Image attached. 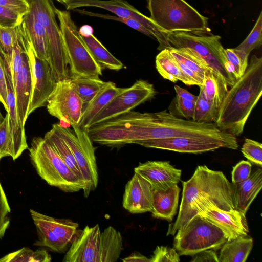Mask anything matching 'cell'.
<instances>
[{
    "label": "cell",
    "instance_id": "6da1fadb",
    "mask_svg": "<svg viewBox=\"0 0 262 262\" xmlns=\"http://www.w3.org/2000/svg\"><path fill=\"white\" fill-rule=\"evenodd\" d=\"M182 183L179 213L176 222L170 225L167 235H174L210 207L224 211L235 209L231 184L222 171L198 166L191 178Z\"/></svg>",
    "mask_w": 262,
    "mask_h": 262
},
{
    "label": "cell",
    "instance_id": "7a4b0ae2",
    "mask_svg": "<svg viewBox=\"0 0 262 262\" xmlns=\"http://www.w3.org/2000/svg\"><path fill=\"white\" fill-rule=\"evenodd\" d=\"M262 94V57L253 55L244 74L228 90L214 123L222 130L241 135Z\"/></svg>",
    "mask_w": 262,
    "mask_h": 262
},
{
    "label": "cell",
    "instance_id": "3957f363",
    "mask_svg": "<svg viewBox=\"0 0 262 262\" xmlns=\"http://www.w3.org/2000/svg\"><path fill=\"white\" fill-rule=\"evenodd\" d=\"M168 41L174 48H188L199 55L227 88L236 79L220 40L221 37L210 32L174 31L168 32Z\"/></svg>",
    "mask_w": 262,
    "mask_h": 262
},
{
    "label": "cell",
    "instance_id": "277c9868",
    "mask_svg": "<svg viewBox=\"0 0 262 262\" xmlns=\"http://www.w3.org/2000/svg\"><path fill=\"white\" fill-rule=\"evenodd\" d=\"M29 151L30 161L37 173L49 185L65 192L83 190V183L44 138L34 137Z\"/></svg>",
    "mask_w": 262,
    "mask_h": 262
},
{
    "label": "cell",
    "instance_id": "5b68a950",
    "mask_svg": "<svg viewBox=\"0 0 262 262\" xmlns=\"http://www.w3.org/2000/svg\"><path fill=\"white\" fill-rule=\"evenodd\" d=\"M149 17L167 32H210L208 18L184 0H147Z\"/></svg>",
    "mask_w": 262,
    "mask_h": 262
},
{
    "label": "cell",
    "instance_id": "8992f818",
    "mask_svg": "<svg viewBox=\"0 0 262 262\" xmlns=\"http://www.w3.org/2000/svg\"><path fill=\"white\" fill-rule=\"evenodd\" d=\"M59 21L63 47L70 77H99L102 68L92 56L68 10L55 7Z\"/></svg>",
    "mask_w": 262,
    "mask_h": 262
},
{
    "label": "cell",
    "instance_id": "52a82bcc",
    "mask_svg": "<svg viewBox=\"0 0 262 262\" xmlns=\"http://www.w3.org/2000/svg\"><path fill=\"white\" fill-rule=\"evenodd\" d=\"M30 10L45 29L48 42V60L56 81L69 79V70L61 30L56 19L53 0H28Z\"/></svg>",
    "mask_w": 262,
    "mask_h": 262
},
{
    "label": "cell",
    "instance_id": "ba28073f",
    "mask_svg": "<svg viewBox=\"0 0 262 262\" xmlns=\"http://www.w3.org/2000/svg\"><path fill=\"white\" fill-rule=\"evenodd\" d=\"M227 241L220 228L198 215L177 231L173 247L179 255L192 256L207 249L217 250Z\"/></svg>",
    "mask_w": 262,
    "mask_h": 262
},
{
    "label": "cell",
    "instance_id": "9c48e42d",
    "mask_svg": "<svg viewBox=\"0 0 262 262\" xmlns=\"http://www.w3.org/2000/svg\"><path fill=\"white\" fill-rule=\"evenodd\" d=\"M52 127L71 149L84 180V195L88 197L90 192L97 188L98 183L95 148L88 129L77 125L73 127L72 131L69 127L61 126L59 123L53 124Z\"/></svg>",
    "mask_w": 262,
    "mask_h": 262
},
{
    "label": "cell",
    "instance_id": "30bf717a",
    "mask_svg": "<svg viewBox=\"0 0 262 262\" xmlns=\"http://www.w3.org/2000/svg\"><path fill=\"white\" fill-rule=\"evenodd\" d=\"M30 212L38 235L34 245L53 252H67L77 233L78 224L70 219L51 217L33 209Z\"/></svg>",
    "mask_w": 262,
    "mask_h": 262
},
{
    "label": "cell",
    "instance_id": "8fae6325",
    "mask_svg": "<svg viewBox=\"0 0 262 262\" xmlns=\"http://www.w3.org/2000/svg\"><path fill=\"white\" fill-rule=\"evenodd\" d=\"M66 7L67 10L86 7H96L110 11L117 16L135 20L143 26L152 37L157 39L159 50L172 48L168 39V32L125 0H70Z\"/></svg>",
    "mask_w": 262,
    "mask_h": 262
},
{
    "label": "cell",
    "instance_id": "7c38bea8",
    "mask_svg": "<svg viewBox=\"0 0 262 262\" xmlns=\"http://www.w3.org/2000/svg\"><path fill=\"white\" fill-rule=\"evenodd\" d=\"M156 94L152 84L147 80H137L113 98L92 119L89 128L132 111L151 99Z\"/></svg>",
    "mask_w": 262,
    "mask_h": 262
},
{
    "label": "cell",
    "instance_id": "4fadbf2b",
    "mask_svg": "<svg viewBox=\"0 0 262 262\" xmlns=\"http://www.w3.org/2000/svg\"><path fill=\"white\" fill-rule=\"evenodd\" d=\"M84 103L73 89L70 79L56 82L47 101L49 113L60 120L61 126L79 125Z\"/></svg>",
    "mask_w": 262,
    "mask_h": 262
},
{
    "label": "cell",
    "instance_id": "5bb4252c",
    "mask_svg": "<svg viewBox=\"0 0 262 262\" xmlns=\"http://www.w3.org/2000/svg\"><path fill=\"white\" fill-rule=\"evenodd\" d=\"M136 144L148 148L171 150L182 153L200 154L221 147L236 148L228 142L211 137L179 136L138 141Z\"/></svg>",
    "mask_w": 262,
    "mask_h": 262
},
{
    "label": "cell",
    "instance_id": "9a60e30c",
    "mask_svg": "<svg viewBox=\"0 0 262 262\" xmlns=\"http://www.w3.org/2000/svg\"><path fill=\"white\" fill-rule=\"evenodd\" d=\"M2 58L4 63L7 86V113L8 116V126L13 151L12 158L15 160L28 148V146L26 141L25 126L21 122L16 108L11 67L8 60Z\"/></svg>",
    "mask_w": 262,
    "mask_h": 262
},
{
    "label": "cell",
    "instance_id": "2e32d148",
    "mask_svg": "<svg viewBox=\"0 0 262 262\" xmlns=\"http://www.w3.org/2000/svg\"><path fill=\"white\" fill-rule=\"evenodd\" d=\"M100 230L98 224L86 226L77 233L64 256L63 262H98Z\"/></svg>",
    "mask_w": 262,
    "mask_h": 262
},
{
    "label": "cell",
    "instance_id": "e0dca14e",
    "mask_svg": "<svg viewBox=\"0 0 262 262\" xmlns=\"http://www.w3.org/2000/svg\"><path fill=\"white\" fill-rule=\"evenodd\" d=\"M153 190L148 181L134 172L125 187L122 201L123 208L133 214L150 212Z\"/></svg>",
    "mask_w": 262,
    "mask_h": 262
},
{
    "label": "cell",
    "instance_id": "ac0fdd59",
    "mask_svg": "<svg viewBox=\"0 0 262 262\" xmlns=\"http://www.w3.org/2000/svg\"><path fill=\"white\" fill-rule=\"evenodd\" d=\"M199 215L220 228L227 240L249 233L246 214L236 209L224 211L213 206Z\"/></svg>",
    "mask_w": 262,
    "mask_h": 262
},
{
    "label": "cell",
    "instance_id": "d6986e66",
    "mask_svg": "<svg viewBox=\"0 0 262 262\" xmlns=\"http://www.w3.org/2000/svg\"><path fill=\"white\" fill-rule=\"evenodd\" d=\"M151 185L154 189L165 190L177 184L181 180V170L172 166L169 162L148 161L140 163L134 168Z\"/></svg>",
    "mask_w": 262,
    "mask_h": 262
},
{
    "label": "cell",
    "instance_id": "ffe728a7",
    "mask_svg": "<svg viewBox=\"0 0 262 262\" xmlns=\"http://www.w3.org/2000/svg\"><path fill=\"white\" fill-rule=\"evenodd\" d=\"M12 81L17 110L21 122L25 126L29 116V106L32 90L31 66L26 52L23 63Z\"/></svg>",
    "mask_w": 262,
    "mask_h": 262
},
{
    "label": "cell",
    "instance_id": "44dd1931",
    "mask_svg": "<svg viewBox=\"0 0 262 262\" xmlns=\"http://www.w3.org/2000/svg\"><path fill=\"white\" fill-rule=\"evenodd\" d=\"M231 185L235 209L246 214L262 187V169H257L246 180Z\"/></svg>",
    "mask_w": 262,
    "mask_h": 262
},
{
    "label": "cell",
    "instance_id": "7402d4cb",
    "mask_svg": "<svg viewBox=\"0 0 262 262\" xmlns=\"http://www.w3.org/2000/svg\"><path fill=\"white\" fill-rule=\"evenodd\" d=\"M180 192L177 184L165 190L154 189L150 211L152 216L172 221L177 213Z\"/></svg>",
    "mask_w": 262,
    "mask_h": 262
},
{
    "label": "cell",
    "instance_id": "603a6c76",
    "mask_svg": "<svg viewBox=\"0 0 262 262\" xmlns=\"http://www.w3.org/2000/svg\"><path fill=\"white\" fill-rule=\"evenodd\" d=\"M123 90V88L117 87L115 83L108 81L89 103L84 105L79 126L88 129L90 123L95 116Z\"/></svg>",
    "mask_w": 262,
    "mask_h": 262
},
{
    "label": "cell",
    "instance_id": "cb8c5ba5",
    "mask_svg": "<svg viewBox=\"0 0 262 262\" xmlns=\"http://www.w3.org/2000/svg\"><path fill=\"white\" fill-rule=\"evenodd\" d=\"M156 68L160 75L165 79L173 82L179 80L188 86L199 85L196 82L188 78L183 72L177 60L168 49L161 50L157 55Z\"/></svg>",
    "mask_w": 262,
    "mask_h": 262
},
{
    "label": "cell",
    "instance_id": "d4e9b609",
    "mask_svg": "<svg viewBox=\"0 0 262 262\" xmlns=\"http://www.w3.org/2000/svg\"><path fill=\"white\" fill-rule=\"evenodd\" d=\"M123 249L121 233L108 226L100 233L98 262H115L119 258Z\"/></svg>",
    "mask_w": 262,
    "mask_h": 262
},
{
    "label": "cell",
    "instance_id": "484cf974",
    "mask_svg": "<svg viewBox=\"0 0 262 262\" xmlns=\"http://www.w3.org/2000/svg\"><path fill=\"white\" fill-rule=\"evenodd\" d=\"M253 245V238L247 235L227 240L221 248L219 262H245Z\"/></svg>",
    "mask_w": 262,
    "mask_h": 262
},
{
    "label": "cell",
    "instance_id": "4316f807",
    "mask_svg": "<svg viewBox=\"0 0 262 262\" xmlns=\"http://www.w3.org/2000/svg\"><path fill=\"white\" fill-rule=\"evenodd\" d=\"M23 21L27 30L35 54L39 59L48 60V42L44 28L29 10Z\"/></svg>",
    "mask_w": 262,
    "mask_h": 262
},
{
    "label": "cell",
    "instance_id": "83f0119b",
    "mask_svg": "<svg viewBox=\"0 0 262 262\" xmlns=\"http://www.w3.org/2000/svg\"><path fill=\"white\" fill-rule=\"evenodd\" d=\"M82 37L92 56L102 69L119 71L124 67L122 62L115 57L93 34Z\"/></svg>",
    "mask_w": 262,
    "mask_h": 262
},
{
    "label": "cell",
    "instance_id": "f1b7e54d",
    "mask_svg": "<svg viewBox=\"0 0 262 262\" xmlns=\"http://www.w3.org/2000/svg\"><path fill=\"white\" fill-rule=\"evenodd\" d=\"M44 138L55 150L69 169L84 184L82 175L71 149L58 133L52 127L46 133Z\"/></svg>",
    "mask_w": 262,
    "mask_h": 262
},
{
    "label": "cell",
    "instance_id": "f546056e",
    "mask_svg": "<svg viewBox=\"0 0 262 262\" xmlns=\"http://www.w3.org/2000/svg\"><path fill=\"white\" fill-rule=\"evenodd\" d=\"M70 79L73 89L84 105L89 103L108 82L99 77L73 76Z\"/></svg>",
    "mask_w": 262,
    "mask_h": 262
},
{
    "label": "cell",
    "instance_id": "4dcf8cb0",
    "mask_svg": "<svg viewBox=\"0 0 262 262\" xmlns=\"http://www.w3.org/2000/svg\"><path fill=\"white\" fill-rule=\"evenodd\" d=\"M169 50L177 61L181 62L205 80L206 72L211 69L195 52L188 48H172Z\"/></svg>",
    "mask_w": 262,
    "mask_h": 262
},
{
    "label": "cell",
    "instance_id": "1f68e13d",
    "mask_svg": "<svg viewBox=\"0 0 262 262\" xmlns=\"http://www.w3.org/2000/svg\"><path fill=\"white\" fill-rule=\"evenodd\" d=\"M199 87L202 90L206 99L219 109L228 89L218 79L211 69L206 72L204 84Z\"/></svg>",
    "mask_w": 262,
    "mask_h": 262
},
{
    "label": "cell",
    "instance_id": "d6a6232c",
    "mask_svg": "<svg viewBox=\"0 0 262 262\" xmlns=\"http://www.w3.org/2000/svg\"><path fill=\"white\" fill-rule=\"evenodd\" d=\"M51 256L45 250L33 251L24 247L0 258V262H50Z\"/></svg>",
    "mask_w": 262,
    "mask_h": 262
},
{
    "label": "cell",
    "instance_id": "836d02e7",
    "mask_svg": "<svg viewBox=\"0 0 262 262\" xmlns=\"http://www.w3.org/2000/svg\"><path fill=\"white\" fill-rule=\"evenodd\" d=\"M218 111L219 108L213 103L206 99L202 90L200 88L192 120L200 122H215L217 119Z\"/></svg>",
    "mask_w": 262,
    "mask_h": 262
},
{
    "label": "cell",
    "instance_id": "e575fe53",
    "mask_svg": "<svg viewBox=\"0 0 262 262\" xmlns=\"http://www.w3.org/2000/svg\"><path fill=\"white\" fill-rule=\"evenodd\" d=\"M226 58L232 68V74L237 80L245 73L248 65V56L245 52L235 48L225 49Z\"/></svg>",
    "mask_w": 262,
    "mask_h": 262
},
{
    "label": "cell",
    "instance_id": "d590c367",
    "mask_svg": "<svg viewBox=\"0 0 262 262\" xmlns=\"http://www.w3.org/2000/svg\"><path fill=\"white\" fill-rule=\"evenodd\" d=\"M262 44V12H261L252 30L235 48L243 51L248 55L254 49L258 48Z\"/></svg>",
    "mask_w": 262,
    "mask_h": 262
},
{
    "label": "cell",
    "instance_id": "8d00e7d4",
    "mask_svg": "<svg viewBox=\"0 0 262 262\" xmlns=\"http://www.w3.org/2000/svg\"><path fill=\"white\" fill-rule=\"evenodd\" d=\"M73 10L82 15L100 17L104 19H111L123 23L129 27L132 28L133 29H134L150 37H152L150 33L143 26L135 20L119 17L116 15L114 16L108 14L97 13L88 11L84 9H76Z\"/></svg>",
    "mask_w": 262,
    "mask_h": 262
},
{
    "label": "cell",
    "instance_id": "74e56055",
    "mask_svg": "<svg viewBox=\"0 0 262 262\" xmlns=\"http://www.w3.org/2000/svg\"><path fill=\"white\" fill-rule=\"evenodd\" d=\"M244 156L252 163L261 167L262 144L261 143L246 138L241 148Z\"/></svg>",
    "mask_w": 262,
    "mask_h": 262
},
{
    "label": "cell",
    "instance_id": "f35d334b",
    "mask_svg": "<svg viewBox=\"0 0 262 262\" xmlns=\"http://www.w3.org/2000/svg\"><path fill=\"white\" fill-rule=\"evenodd\" d=\"M7 156H13L7 113L0 123V160Z\"/></svg>",
    "mask_w": 262,
    "mask_h": 262
},
{
    "label": "cell",
    "instance_id": "ab89813d",
    "mask_svg": "<svg viewBox=\"0 0 262 262\" xmlns=\"http://www.w3.org/2000/svg\"><path fill=\"white\" fill-rule=\"evenodd\" d=\"M151 262H179L180 255L174 248L158 246L154 251Z\"/></svg>",
    "mask_w": 262,
    "mask_h": 262
},
{
    "label": "cell",
    "instance_id": "60d3db41",
    "mask_svg": "<svg viewBox=\"0 0 262 262\" xmlns=\"http://www.w3.org/2000/svg\"><path fill=\"white\" fill-rule=\"evenodd\" d=\"M10 210L7 199L0 183V238L4 236L10 224L9 214Z\"/></svg>",
    "mask_w": 262,
    "mask_h": 262
},
{
    "label": "cell",
    "instance_id": "b9f144b4",
    "mask_svg": "<svg viewBox=\"0 0 262 262\" xmlns=\"http://www.w3.org/2000/svg\"><path fill=\"white\" fill-rule=\"evenodd\" d=\"M252 164L248 161L242 160L233 167L232 184H236L248 179L251 174Z\"/></svg>",
    "mask_w": 262,
    "mask_h": 262
},
{
    "label": "cell",
    "instance_id": "7bdbcfd3",
    "mask_svg": "<svg viewBox=\"0 0 262 262\" xmlns=\"http://www.w3.org/2000/svg\"><path fill=\"white\" fill-rule=\"evenodd\" d=\"M24 16L0 5L1 26H17L21 23Z\"/></svg>",
    "mask_w": 262,
    "mask_h": 262
},
{
    "label": "cell",
    "instance_id": "ee69618b",
    "mask_svg": "<svg viewBox=\"0 0 262 262\" xmlns=\"http://www.w3.org/2000/svg\"><path fill=\"white\" fill-rule=\"evenodd\" d=\"M25 53V51L17 40L13 48L11 61L10 62L8 61L11 67L12 81L14 79L18 70L23 63Z\"/></svg>",
    "mask_w": 262,
    "mask_h": 262
},
{
    "label": "cell",
    "instance_id": "f6af8a7d",
    "mask_svg": "<svg viewBox=\"0 0 262 262\" xmlns=\"http://www.w3.org/2000/svg\"><path fill=\"white\" fill-rule=\"evenodd\" d=\"M195 102L183 99L178 96L175 98V106L178 113L186 119L193 118Z\"/></svg>",
    "mask_w": 262,
    "mask_h": 262
},
{
    "label": "cell",
    "instance_id": "bcb514c9",
    "mask_svg": "<svg viewBox=\"0 0 262 262\" xmlns=\"http://www.w3.org/2000/svg\"><path fill=\"white\" fill-rule=\"evenodd\" d=\"M0 5L22 16L26 14L30 10L28 0H0Z\"/></svg>",
    "mask_w": 262,
    "mask_h": 262
},
{
    "label": "cell",
    "instance_id": "7dc6e473",
    "mask_svg": "<svg viewBox=\"0 0 262 262\" xmlns=\"http://www.w3.org/2000/svg\"><path fill=\"white\" fill-rule=\"evenodd\" d=\"M7 86L3 59L0 55V102L7 112Z\"/></svg>",
    "mask_w": 262,
    "mask_h": 262
},
{
    "label": "cell",
    "instance_id": "c3c4849f",
    "mask_svg": "<svg viewBox=\"0 0 262 262\" xmlns=\"http://www.w3.org/2000/svg\"><path fill=\"white\" fill-rule=\"evenodd\" d=\"M192 256L191 262H219L218 256L213 249L203 250Z\"/></svg>",
    "mask_w": 262,
    "mask_h": 262
},
{
    "label": "cell",
    "instance_id": "681fc988",
    "mask_svg": "<svg viewBox=\"0 0 262 262\" xmlns=\"http://www.w3.org/2000/svg\"><path fill=\"white\" fill-rule=\"evenodd\" d=\"M174 89L176 93V96L186 100L196 101L198 96L190 93L187 90L177 85H174Z\"/></svg>",
    "mask_w": 262,
    "mask_h": 262
},
{
    "label": "cell",
    "instance_id": "f907efd6",
    "mask_svg": "<svg viewBox=\"0 0 262 262\" xmlns=\"http://www.w3.org/2000/svg\"><path fill=\"white\" fill-rule=\"evenodd\" d=\"M122 260L124 262H151L150 259L138 252H134Z\"/></svg>",
    "mask_w": 262,
    "mask_h": 262
},
{
    "label": "cell",
    "instance_id": "816d5d0a",
    "mask_svg": "<svg viewBox=\"0 0 262 262\" xmlns=\"http://www.w3.org/2000/svg\"><path fill=\"white\" fill-rule=\"evenodd\" d=\"M81 36H88L93 34V28L89 25L82 26L78 30Z\"/></svg>",
    "mask_w": 262,
    "mask_h": 262
},
{
    "label": "cell",
    "instance_id": "f5cc1de1",
    "mask_svg": "<svg viewBox=\"0 0 262 262\" xmlns=\"http://www.w3.org/2000/svg\"><path fill=\"white\" fill-rule=\"evenodd\" d=\"M63 4H64L65 6L67 4V3L70 1V0H56Z\"/></svg>",
    "mask_w": 262,
    "mask_h": 262
},
{
    "label": "cell",
    "instance_id": "db71d44e",
    "mask_svg": "<svg viewBox=\"0 0 262 262\" xmlns=\"http://www.w3.org/2000/svg\"><path fill=\"white\" fill-rule=\"evenodd\" d=\"M4 117H3L1 112H0V123L3 121Z\"/></svg>",
    "mask_w": 262,
    "mask_h": 262
}]
</instances>
